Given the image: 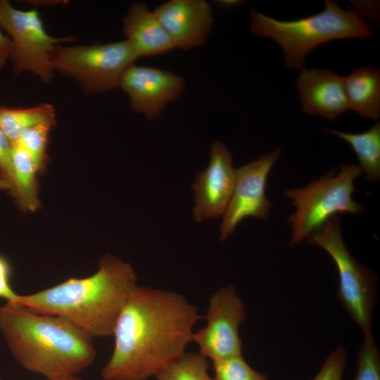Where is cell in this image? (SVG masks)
I'll use <instances>...</instances> for the list:
<instances>
[{
  "mask_svg": "<svg viewBox=\"0 0 380 380\" xmlns=\"http://www.w3.org/2000/svg\"><path fill=\"white\" fill-rule=\"evenodd\" d=\"M198 309L174 291L137 285L118 317L104 380H146L185 353Z\"/></svg>",
  "mask_w": 380,
  "mask_h": 380,
  "instance_id": "cell-1",
  "label": "cell"
},
{
  "mask_svg": "<svg viewBox=\"0 0 380 380\" xmlns=\"http://www.w3.org/2000/svg\"><path fill=\"white\" fill-rule=\"evenodd\" d=\"M0 331L18 364L47 380L77 376L96 357L93 338L82 330L19 303L0 306Z\"/></svg>",
  "mask_w": 380,
  "mask_h": 380,
  "instance_id": "cell-2",
  "label": "cell"
},
{
  "mask_svg": "<svg viewBox=\"0 0 380 380\" xmlns=\"http://www.w3.org/2000/svg\"><path fill=\"white\" fill-rule=\"evenodd\" d=\"M137 285L130 264L106 255L94 274L20 295L18 303L36 312L63 317L91 338L106 337L113 335L118 317Z\"/></svg>",
  "mask_w": 380,
  "mask_h": 380,
  "instance_id": "cell-3",
  "label": "cell"
},
{
  "mask_svg": "<svg viewBox=\"0 0 380 380\" xmlns=\"http://www.w3.org/2000/svg\"><path fill=\"white\" fill-rule=\"evenodd\" d=\"M324 2L322 12L289 21L252 10L249 30L258 37L275 41L283 51L286 65L296 70L303 68L308 54L322 44L373 36V27L353 8L344 10L334 1Z\"/></svg>",
  "mask_w": 380,
  "mask_h": 380,
  "instance_id": "cell-4",
  "label": "cell"
},
{
  "mask_svg": "<svg viewBox=\"0 0 380 380\" xmlns=\"http://www.w3.org/2000/svg\"><path fill=\"white\" fill-rule=\"evenodd\" d=\"M362 172L358 165L346 164L336 175L329 172L303 188L284 191L296 208L288 220L292 243L307 239L338 213L357 214L363 210V206L352 198L354 182Z\"/></svg>",
  "mask_w": 380,
  "mask_h": 380,
  "instance_id": "cell-5",
  "label": "cell"
},
{
  "mask_svg": "<svg viewBox=\"0 0 380 380\" xmlns=\"http://www.w3.org/2000/svg\"><path fill=\"white\" fill-rule=\"evenodd\" d=\"M126 39L106 44L56 45L51 55L53 71L70 77L87 94L120 86L125 70L138 58Z\"/></svg>",
  "mask_w": 380,
  "mask_h": 380,
  "instance_id": "cell-6",
  "label": "cell"
},
{
  "mask_svg": "<svg viewBox=\"0 0 380 380\" xmlns=\"http://www.w3.org/2000/svg\"><path fill=\"white\" fill-rule=\"evenodd\" d=\"M307 240L330 255L338 273V299L364 334L371 333L376 299V276L349 253L341 236L340 219L331 217Z\"/></svg>",
  "mask_w": 380,
  "mask_h": 380,
  "instance_id": "cell-7",
  "label": "cell"
},
{
  "mask_svg": "<svg viewBox=\"0 0 380 380\" xmlns=\"http://www.w3.org/2000/svg\"><path fill=\"white\" fill-rule=\"evenodd\" d=\"M0 27L12 42L10 61L14 72H32L44 82H50L53 77L51 55L54 47L76 39L73 36L49 35L36 8L18 10L6 0H0Z\"/></svg>",
  "mask_w": 380,
  "mask_h": 380,
  "instance_id": "cell-8",
  "label": "cell"
},
{
  "mask_svg": "<svg viewBox=\"0 0 380 380\" xmlns=\"http://www.w3.org/2000/svg\"><path fill=\"white\" fill-rule=\"evenodd\" d=\"M246 317L244 305L234 286L215 292L209 300L205 327L193 334L198 353L213 362L242 355L239 327Z\"/></svg>",
  "mask_w": 380,
  "mask_h": 380,
  "instance_id": "cell-9",
  "label": "cell"
},
{
  "mask_svg": "<svg viewBox=\"0 0 380 380\" xmlns=\"http://www.w3.org/2000/svg\"><path fill=\"white\" fill-rule=\"evenodd\" d=\"M282 151L278 147L235 170V183L229 204L222 215L220 239L224 240L245 218L266 220L271 203L265 194L268 175Z\"/></svg>",
  "mask_w": 380,
  "mask_h": 380,
  "instance_id": "cell-10",
  "label": "cell"
},
{
  "mask_svg": "<svg viewBox=\"0 0 380 380\" xmlns=\"http://www.w3.org/2000/svg\"><path fill=\"white\" fill-rule=\"evenodd\" d=\"M119 87L129 96L132 110L152 120L179 96L185 81L170 71L134 63L124 72Z\"/></svg>",
  "mask_w": 380,
  "mask_h": 380,
  "instance_id": "cell-11",
  "label": "cell"
},
{
  "mask_svg": "<svg viewBox=\"0 0 380 380\" xmlns=\"http://www.w3.org/2000/svg\"><path fill=\"white\" fill-rule=\"evenodd\" d=\"M235 170L230 151L222 142L215 141L208 167L197 175L192 184L195 192L193 215L196 222L223 215L233 193Z\"/></svg>",
  "mask_w": 380,
  "mask_h": 380,
  "instance_id": "cell-12",
  "label": "cell"
},
{
  "mask_svg": "<svg viewBox=\"0 0 380 380\" xmlns=\"http://www.w3.org/2000/svg\"><path fill=\"white\" fill-rule=\"evenodd\" d=\"M175 48L189 50L207 42L213 25L210 4L204 0H170L153 11Z\"/></svg>",
  "mask_w": 380,
  "mask_h": 380,
  "instance_id": "cell-13",
  "label": "cell"
},
{
  "mask_svg": "<svg viewBox=\"0 0 380 380\" xmlns=\"http://www.w3.org/2000/svg\"><path fill=\"white\" fill-rule=\"evenodd\" d=\"M296 89L303 111L333 120L349 109L343 77L322 68H302Z\"/></svg>",
  "mask_w": 380,
  "mask_h": 380,
  "instance_id": "cell-14",
  "label": "cell"
},
{
  "mask_svg": "<svg viewBox=\"0 0 380 380\" xmlns=\"http://www.w3.org/2000/svg\"><path fill=\"white\" fill-rule=\"evenodd\" d=\"M122 31L138 57L169 53L175 49L153 13L143 3H134L123 20Z\"/></svg>",
  "mask_w": 380,
  "mask_h": 380,
  "instance_id": "cell-15",
  "label": "cell"
},
{
  "mask_svg": "<svg viewBox=\"0 0 380 380\" xmlns=\"http://www.w3.org/2000/svg\"><path fill=\"white\" fill-rule=\"evenodd\" d=\"M349 106L359 115L370 120L380 116V71L371 66L354 69L343 77Z\"/></svg>",
  "mask_w": 380,
  "mask_h": 380,
  "instance_id": "cell-16",
  "label": "cell"
},
{
  "mask_svg": "<svg viewBox=\"0 0 380 380\" xmlns=\"http://www.w3.org/2000/svg\"><path fill=\"white\" fill-rule=\"evenodd\" d=\"M11 156L14 175L12 196L23 211L34 212L40 205L38 172L30 155L19 143H12Z\"/></svg>",
  "mask_w": 380,
  "mask_h": 380,
  "instance_id": "cell-17",
  "label": "cell"
},
{
  "mask_svg": "<svg viewBox=\"0 0 380 380\" xmlns=\"http://www.w3.org/2000/svg\"><path fill=\"white\" fill-rule=\"evenodd\" d=\"M56 125L55 110L51 104L41 103L32 108H12L0 106V130L11 143L28 129L39 125Z\"/></svg>",
  "mask_w": 380,
  "mask_h": 380,
  "instance_id": "cell-18",
  "label": "cell"
},
{
  "mask_svg": "<svg viewBox=\"0 0 380 380\" xmlns=\"http://www.w3.org/2000/svg\"><path fill=\"white\" fill-rule=\"evenodd\" d=\"M324 129L347 141L353 148L359 161V166L369 180L380 178V122H376L369 130L352 134L338 130Z\"/></svg>",
  "mask_w": 380,
  "mask_h": 380,
  "instance_id": "cell-19",
  "label": "cell"
},
{
  "mask_svg": "<svg viewBox=\"0 0 380 380\" xmlns=\"http://www.w3.org/2000/svg\"><path fill=\"white\" fill-rule=\"evenodd\" d=\"M208 360L199 353H184L156 376L158 380H215L208 374Z\"/></svg>",
  "mask_w": 380,
  "mask_h": 380,
  "instance_id": "cell-20",
  "label": "cell"
},
{
  "mask_svg": "<svg viewBox=\"0 0 380 380\" xmlns=\"http://www.w3.org/2000/svg\"><path fill=\"white\" fill-rule=\"evenodd\" d=\"M53 127L49 125H36L27 129L15 141L30 155L38 173L44 172L47 163L46 148L49 132Z\"/></svg>",
  "mask_w": 380,
  "mask_h": 380,
  "instance_id": "cell-21",
  "label": "cell"
},
{
  "mask_svg": "<svg viewBox=\"0 0 380 380\" xmlns=\"http://www.w3.org/2000/svg\"><path fill=\"white\" fill-rule=\"evenodd\" d=\"M215 380H270L253 369L242 355L213 362Z\"/></svg>",
  "mask_w": 380,
  "mask_h": 380,
  "instance_id": "cell-22",
  "label": "cell"
},
{
  "mask_svg": "<svg viewBox=\"0 0 380 380\" xmlns=\"http://www.w3.org/2000/svg\"><path fill=\"white\" fill-rule=\"evenodd\" d=\"M357 353L355 380H380V355L372 333L364 334Z\"/></svg>",
  "mask_w": 380,
  "mask_h": 380,
  "instance_id": "cell-23",
  "label": "cell"
},
{
  "mask_svg": "<svg viewBox=\"0 0 380 380\" xmlns=\"http://www.w3.org/2000/svg\"><path fill=\"white\" fill-rule=\"evenodd\" d=\"M11 147L12 143L0 130V189L13 195L14 175Z\"/></svg>",
  "mask_w": 380,
  "mask_h": 380,
  "instance_id": "cell-24",
  "label": "cell"
},
{
  "mask_svg": "<svg viewBox=\"0 0 380 380\" xmlns=\"http://www.w3.org/2000/svg\"><path fill=\"white\" fill-rule=\"evenodd\" d=\"M346 362V350L339 346L328 356L312 380H342Z\"/></svg>",
  "mask_w": 380,
  "mask_h": 380,
  "instance_id": "cell-25",
  "label": "cell"
},
{
  "mask_svg": "<svg viewBox=\"0 0 380 380\" xmlns=\"http://www.w3.org/2000/svg\"><path fill=\"white\" fill-rule=\"evenodd\" d=\"M11 267L6 258L0 255V298L6 303H18L20 295L11 284Z\"/></svg>",
  "mask_w": 380,
  "mask_h": 380,
  "instance_id": "cell-26",
  "label": "cell"
},
{
  "mask_svg": "<svg viewBox=\"0 0 380 380\" xmlns=\"http://www.w3.org/2000/svg\"><path fill=\"white\" fill-rule=\"evenodd\" d=\"M12 53V42L8 35H5L0 27V70L10 60Z\"/></svg>",
  "mask_w": 380,
  "mask_h": 380,
  "instance_id": "cell-27",
  "label": "cell"
},
{
  "mask_svg": "<svg viewBox=\"0 0 380 380\" xmlns=\"http://www.w3.org/2000/svg\"><path fill=\"white\" fill-rule=\"evenodd\" d=\"M219 2L220 4L227 7H232L240 4L239 1H220Z\"/></svg>",
  "mask_w": 380,
  "mask_h": 380,
  "instance_id": "cell-28",
  "label": "cell"
},
{
  "mask_svg": "<svg viewBox=\"0 0 380 380\" xmlns=\"http://www.w3.org/2000/svg\"><path fill=\"white\" fill-rule=\"evenodd\" d=\"M0 380H3V379L0 378ZM53 380H84V379L80 378L77 376H70V377L57 379H53Z\"/></svg>",
  "mask_w": 380,
  "mask_h": 380,
  "instance_id": "cell-29",
  "label": "cell"
}]
</instances>
